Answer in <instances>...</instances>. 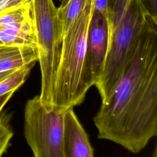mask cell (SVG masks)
<instances>
[{
	"label": "cell",
	"instance_id": "cell-1",
	"mask_svg": "<svg viewBox=\"0 0 157 157\" xmlns=\"http://www.w3.org/2000/svg\"><path fill=\"white\" fill-rule=\"evenodd\" d=\"M100 139L137 153L157 135V20L148 17L134 53L93 118Z\"/></svg>",
	"mask_w": 157,
	"mask_h": 157
},
{
	"label": "cell",
	"instance_id": "cell-2",
	"mask_svg": "<svg viewBox=\"0 0 157 157\" xmlns=\"http://www.w3.org/2000/svg\"><path fill=\"white\" fill-rule=\"evenodd\" d=\"M150 16L140 0H109L107 53L102 72L94 84L101 104L109 99L131 59Z\"/></svg>",
	"mask_w": 157,
	"mask_h": 157
},
{
	"label": "cell",
	"instance_id": "cell-3",
	"mask_svg": "<svg viewBox=\"0 0 157 157\" xmlns=\"http://www.w3.org/2000/svg\"><path fill=\"white\" fill-rule=\"evenodd\" d=\"M92 14L93 0H90L63 37L54 82L53 108L66 111L80 105L85 99L88 89L83 82V70Z\"/></svg>",
	"mask_w": 157,
	"mask_h": 157
},
{
	"label": "cell",
	"instance_id": "cell-4",
	"mask_svg": "<svg viewBox=\"0 0 157 157\" xmlns=\"http://www.w3.org/2000/svg\"><path fill=\"white\" fill-rule=\"evenodd\" d=\"M31 5L41 71V89L39 96L46 110H51L53 107L54 82L63 42L58 8L52 0H31Z\"/></svg>",
	"mask_w": 157,
	"mask_h": 157
},
{
	"label": "cell",
	"instance_id": "cell-5",
	"mask_svg": "<svg viewBox=\"0 0 157 157\" xmlns=\"http://www.w3.org/2000/svg\"><path fill=\"white\" fill-rule=\"evenodd\" d=\"M64 112L55 108L46 110L39 95L27 101L24 113V136L34 157H66Z\"/></svg>",
	"mask_w": 157,
	"mask_h": 157
},
{
	"label": "cell",
	"instance_id": "cell-6",
	"mask_svg": "<svg viewBox=\"0 0 157 157\" xmlns=\"http://www.w3.org/2000/svg\"><path fill=\"white\" fill-rule=\"evenodd\" d=\"M0 46L37 48L31 1L0 12Z\"/></svg>",
	"mask_w": 157,
	"mask_h": 157
},
{
	"label": "cell",
	"instance_id": "cell-7",
	"mask_svg": "<svg viewBox=\"0 0 157 157\" xmlns=\"http://www.w3.org/2000/svg\"><path fill=\"white\" fill-rule=\"evenodd\" d=\"M108 50V29L106 20L94 12L90 21L83 70V82L88 89L94 85L101 75Z\"/></svg>",
	"mask_w": 157,
	"mask_h": 157
},
{
	"label": "cell",
	"instance_id": "cell-8",
	"mask_svg": "<svg viewBox=\"0 0 157 157\" xmlns=\"http://www.w3.org/2000/svg\"><path fill=\"white\" fill-rule=\"evenodd\" d=\"M64 148L66 157H94L88 134L73 108L64 112Z\"/></svg>",
	"mask_w": 157,
	"mask_h": 157
},
{
	"label": "cell",
	"instance_id": "cell-9",
	"mask_svg": "<svg viewBox=\"0 0 157 157\" xmlns=\"http://www.w3.org/2000/svg\"><path fill=\"white\" fill-rule=\"evenodd\" d=\"M38 61L37 48L30 46H0V72L14 70Z\"/></svg>",
	"mask_w": 157,
	"mask_h": 157
},
{
	"label": "cell",
	"instance_id": "cell-10",
	"mask_svg": "<svg viewBox=\"0 0 157 157\" xmlns=\"http://www.w3.org/2000/svg\"><path fill=\"white\" fill-rule=\"evenodd\" d=\"M90 0H69L66 4L58 8V15L62 36L65 35L72 23L82 12Z\"/></svg>",
	"mask_w": 157,
	"mask_h": 157
},
{
	"label": "cell",
	"instance_id": "cell-11",
	"mask_svg": "<svg viewBox=\"0 0 157 157\" xmlns=\"http://www.w3.org/2000/svg\"><path fill=\"white\" fill-rule=\"evenodd\" d=\"M36 63L28 64L15 70L0 82V96L10 91H15L25 82Z\"/></svg>",
	"mask_w": 157,
	"mask_h": 157
},
{
	"label": "cell",
	"instance_id": "cell-12",
	"mask_svg": "<svg viewBox=\"0 0 157 157\" xmlns=\"http://www.w3.org/2000/svg\"><path fill=\"white\" fill-rule=\"evenodd\" d=\"M11 115L0 113V157L6 151L13 132L10 124Z\"/></svg>",
	"mask_w": 157,
	"mask_h": 157
},
{
	"label": "cell",
	"instance_id": "cell-13",
	"mask_svg": "<svg viewBox=\"0 0 157 157\" xmlns=\"http://www.w3.org/2000/svg\"><path fill=\"white\" fill-rule=\"evenodd\" d=\"M31 1V0H0V12L29 3Z\"/></svg>",
	"mask_w": 157,
	"mask_h": 157
},
{
	"label": "cell",
	"instance_id": "cell-14",
	"mask_svg": "<svg viewBox=\"0 0 157 157\" xmlns=\"http://www.w3.org/2000/svg\"><path fill=\"white\" fill-rule=\"evenodd\" d=\"M109 0H93V11L102 15L106 20Z\"/></svg>",
	"mask_w": 157,
	"mask_h": 157
},
{
	"label": "cell",
	"instance_id": "cell-15",
	"mask_svg": "<svg viewBox=\"0 0 157 157\" xmlns=\"http://www.w3.org/2000/svg\"><path fill=\"white\" fill-rule=\"evenodd\" d=\"M149 15L157 20V0H140Z\"/></svg>",
	"mask_w": 157,
	"mask_h": 157
},
{
	"label": "cell",
	"instance_id": "cell-16",
	"mask_svg": "<svg viewBox=\"0 0 157 157\" xmlns=\"http://www.w3.org/2000/svg\"><path fill=\"white\" fill-rule=\"evenodd\" d=\"M13 93H14V91H10L0 96V113L1 112L4 105L6 104V103L13 96Z\"/></svg>",
	"mask_w": 157,
	"mask_h": 157
},
{
	"label": "cell",
	"instance_id": "cell-17",
	"mask_svg": "<svg viewBox=\"0 0 157 157\" xmlns=\"http://www.w3.org/2000/svg\"><path fill=\"white\" fill-rule=\"evenodd\" d=\"M17 69H14V70H11V71H6V72H0V82L1 80H2L3 79L6 78L7 77H8L9 75H10L12 73H13L15 70Z\"/></svg>",
	"mask_w": 157,
	"mask_h": 157
},
{
	"label": "cell",
	"instance_id": "cell-18",
	"mask_svg": "<svg viewBox=\"0 0 157 157\" xmlns=\"http://www.w3.org/2000/svg\"><path fill=\"white\" fill-rule=\"evenodd\" d=\"M59 2H60V3H61V5H60V7H63V6H64L66 4V3L69 1V0H58Z\"/></svg>",
	"mask_w": 157,
	"mask_h": 157
}]
</instances>
